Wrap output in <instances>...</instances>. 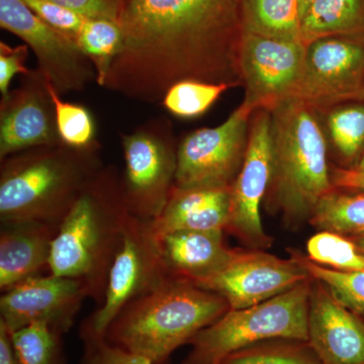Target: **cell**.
Wrapping results in <instances>:
<instances>
[{
    "label": "cell",
    "instance_id": "cell-34",
    "mask_svg": "<svg viewBox=\"0 0 364 364\" xmlns=\"http://www.w3.org/2000/svg\"><path fill=\"white\" fill-rule=\"evenodd\" d=\"M28 57V45H20L13 47L0 42V92L2 97L9 95V85L14 76L21 74L26 75L31 69L26 66Z\"/></svg>",
    "mask_w": 364,
    "mask_h": 364
},
{
    "label": "cell",
    "instance_id": "cell-24",
    "mask_svg": "<svg viewBox=\"0 0 364 364\" xmlns=\"http://www.w3.org/2000/svg\"><path fill=\"white\" fill-rule=\"evenodd\" d=\"M322 114L326 136L339 157L349 163L360 160L364 153V102L337 105Z\"/></svg>",
    "mask_w": 364,
    "mask_h": 364
},
{
    "label": "cell",
    "instance_id": "cell-2",
    "mask_svg": "<svg viewBox=\"0 0 364 364\" xmlns=\"http://www.w3.org/2000/svg\"><path fill=\"white\" fill-rule=\"evenodd\" d=\"M104 167L98 142L86 148L49 144L4 158L0 166V222L60 226Z\"/></svg>",
    "mask_w": 364,
    "mask_h": 364
},
{
    "label": "cell",
    "instance_id": "cell-8",
    "mask_svg": "<svg viewBox=\"0 0 364 364\" xmlns=\"http://www.w3.org/2000/svg\"><path fill=\"white\" fill-rule=\"evenodd\" d=\"M167 279L151 221L131 215L109 269L105 298L81 324L80 338H105L107 328L124 306Z\"/></svg>",
    "mask_w": 364,
    "mask_h": 364
},
{
    "label": "cell",
    "instance_id": "cell-4",
    "mask_svg": "<svg viewBox=\"0 0 364 364\" xmlns=\"http://www.w3.org/2000/svg\"><path fill=\"white\" fill-rule=\"evenodd\" d=\"M230 310L226 299L169 277L124 306L107 328L109 343L164 364L182 345Z\"/></svg>",
    "mask_w": 364,
    "mask_h": 364
},
{
    "label": "cell",
    "instance_id": "cell-36",
    "mask_svg": "<svg viewBox=\"0 0 364 364\" xmlns=\"http://www.w3.org/2000/svg\"><path fill=\"white\" fill-rule=\"evenodd\" d=\"M331 181L335 188L364 191V172L358 170L334 169L332 171Z\"/></svg>",
    "mask_w": 364,
    "mask_h": 364
},
{
    "label": "cell",
    "instance_id": "cell-11",
    "mask_svg": "<svg viewBox=\"0 0 364 364\" xmlns=\"http://www.w3.org/2000/svg\"><path fill=\"white\" fill-rule=\"evenodd\" d=\"M0 26L33 50L38 67L60 95L97 83V74L75 38L41 20L23 0H0Z\"/></svg>",
    "mask_w": 364,
    "mask_h": 364
},
{
    "label": "cell",
    "instance_id": "cell-38",
    "mask_svg": "<svg viewBox=\"0 0 364 364\" xmlns=\"http://www.w3.org/2000/svg\"><path fill=\"white\" fill-rule=\"evenodd\" d=\"M314 1H315V0H299V11H301V18H303L306 9L311 6V4H312Z\"/></svg>",
    "mask_w": 364,
    "mask_h": 364
},
{
    "label": "cell",
    "instance_id": "cell-31",
    "mask_svg": "<svg viewBox=\"0 0 364 364\" xmlns=\"http://www.w3.org/2000/svg\"><path fill=\"white\" fill-rule=\"evenodd\" d=\"M222 364H320L313 349L296 346L248 347Z\"/></svg>",
    "mask_w": 364,
    "mask_h": 364
},
{
    "label": "cell",
    "instance_id": "cell-25",
    "mask_svg": "<svg viewBox=\"0 0 364 364\" xmlns=\"http://www.w3.org/2000/svg\"><path fill=\"white\" fill-rule=\"evenodd\" d=\"M9 333L18 364H68L63 334L51 326L33 323Z\"/></svg>",
    "mask_w": 364,
    "mask_h": 364
},
{
    "label": "cell",
    "instance_id": "cell-28",
    "mask_svg": "<svg viewBox=\"0 0 364 364\" xmlns=\"http://www.w3.org/2000/svg\"><path fill=\"white\" fill-rule=\"evenodd\" d=\"M230 88L234 87L226 83L182 81L167 91L160 105L181 119H196L205 114Z\"/></svg>",
    "mask_w": 364,
    "mask_h": 364
},
{
    "label": "cell",
    "instance_id": "cell-21",
    "mask_svg": "<svg viewBox=\"0 0 364 364\" xmlns=\"http://www.w3.org/2000/svg\"><path fill=\"white\" fill-rule=\"evenodd\" d=\"M304 45L326 37L364 41V0H315L301 26Z\"/></svg>",
    "mask_w": 364,
    "mask_h": 364
},
{
    "label": "cell",
    "instance_id": "cell-17",
    "mask_svg": "<svg viewBox=\"0 0 364 364\" xmlns=\"http://www.w3.org/2000/svg\"><path fill=\"white\" fill-rule=\"evenodd\" d=\"M308 344L320 364H364V323L318 282L311 291Z\"/></svg>",
    "mask_w": 364,
    "mask_h": 364
},
{
    "label": "cell",
    "instance_id": "cell-37",
    "mask_svg": "<svg viewBox=\"0 0 364 364\" xmlns=\"http://www.w3.org/2000/svg\"><path fill=\"white\" fill-rule=\"evenodd\" d=\"M0 364H18L9 333L2 323H0Z\"/></svg>",
    "mask_w": 364,
    "mask_h": 364
},
{
    "label": "cell",
    "instance_id": "cell-18",
    "mask_svg": "<svg viewBox=\"0 0 364 364\" xmlns=\"http://www.w3.org/2000/svg\"><path fill=\"white\" fill-rule=\"evenodd\" d=\"M60 226L42 222L1 224L0 289L1 293L49 265L53 240Z\"/></svg>",
    "mask_w": 364,
    "mask_h": 364
},
{
    "label": "cell",
    "instance_id": "cell-26",
    "mask_svg": "<svg viewBox=\"0 0 364 364\" xmlns=\"http://www.w3.org/2000/svg\"><path fill=\"white\" fill-rule=\"evenodd\" d=\"M76 42L90 58L97 74V85L105 79L122 44V31L117 21L87 18L76 36Z\"/></svg>",
    "mask_w": 364,
    "mask_h": 364
},
{
    "label": "cell",
    "instance_id": "cell-39",
    "mask_svg": "<svg viewBox=\"0 0 364 364\" xmlns=\"http://www.w3.org/2000/svg\"><path fill=\"white\" fill-rule=\"evenodd\" d=\"M350 239L364 253V234L358 235V236H352Z\"/></svg>",
    "mask_w": 364,
    "mask_h": 364
},
{
    "label": "cell",
    "instance_id": "cell-32",
    "mask_svg": "<svg viewBox=\"0 0 364 364\" xmlns=\"http://www.w3.org/2000/svg\"><path fill=\"white\" fill-rule=\"evenodd\" d=\"M80 364H154L149 359L109 343L105 338H82Z\"/></svg>",
    "mask_w": 364,
    "mask_h": 364
},
{
    "label": "cell",
    "instance_id": "cell-13",
    "mask_svg": "<svg viewBox=\"0 0 364 364\" xmlns=\"http://www.w3.org/2000/svg\"><path fill=\"white\" fill-rule=\"evenodd\" d=\"M305 50L301 42L243 33L239 49V71L245 88L242 105L253 112L272 111L293 97Z\"/></svg>",
    "mask_w": 364,
    "mask_h": 364
},
{
    "label": "cell",
    "instance_id": "cell-22",
    "mask_svg": "<svg viewBox=\"0 0 364 364\" xmlns=\"http://www.w3.org/2000/svg\"><path fill=\"white\" fill-rule=\"evenodd\" d=\"M241 20L243 33L301 42L299 0H241Z\"/></svg>",
    "mask_w": 364,
    "mask_h": 364
},
{
    "label": "cell",
    "instance_id": "cell-7",
    "mask_svg": "<svg viewBox=\"0 0 364 364\" xmlns=\"http://www.w3.org/2000/svg\"><path fill=\"white\" fill-rule=\"evenodd\" d=\"M124 170L122 188L132 215L153 221L176 186L177 149L171 124L152 117L130 133L121 134Z\"/></svg>",
    "mask_w": 364,
    "mask_h": 364
},
{
    "label": "cell",
    "instance_id": "cell-15",
    "mask_svg": "<svg viewBox=\"0 0 364 364\" xmlns=\"http://www.w3.org/2000/svg\"><path fill=\"white\" fill-rule=\"evenodd\" d=\"M90 298L82 282L51 274L28 277L2 293L0 323L9 332L33 323H46L66 334L83 301Z\"/></svg>",
    "mask_w": 364,
    "mask_h": 364
},
{
    "label": "cell",
    "instance_id": "cell-29",
    "mask_svg": "<svg viewBox=\"0 0 364 364\" xmlns=\"http://www.w3.org/2000/svg\"><path fill=\"white\" fill-rule=\"evenodd\" d=\"M309 258L340 272H364V253L351 239L330 231H320L306 243Z\"/></svg>",
    "mask_w": 364,
    "mask_h": 364
},
{
    "label": "cell",
    "instance_id": "cell-5",
    "mask_svg": "<svg viewBox=\"0 0 364 364\" xmlns=\"http://www.w3.org/2000/svg\"><path fill=\"white\" fill-rule=\"evenodd\" d=\"M272 176L267 205L289 222L310 220L323 196L334 189L324 127L315 109L294 97L272 111Z\"/></svg>",
    "mask_w": 364,
    "mask_h": 364
},
{
    "label": "cell",
    "instance_id": "cell-9",
    "mask_svg": "<svg viewBox=\"0 0 364 364\" xmlns=\"http://www.w3.org/2000/svg\"><path fill=\"white\" fill-rule=\"evenodd\" d=\"M252 114L241 105L220 126L184 136L177 149L176 188L232 186L245 158Z\"/></svg>",
    "mask_w": 364,
    "mask_h": 364
},
{
    "label": "cell",
    "instance_id": "cell-40",
    "mask_svg": "<svg viewBox=\"0 0 364 364\" xmlns=\"http://www.w3.org/2000/svg\"><path fill=\"white\" fill-rule=\"evenodd\" d=\"M352 169H355V170H358V171L364 172V153H363V157H361V159L359 160L358 165H356V166Z\"/></svg>",
    "mask_w": 364,
    "mask_h": 364
},
{
    "label": "cell",
    "instance_id": "cell-35",
    "mask_svg": "<svg viewBox=\"0 0 364 364\" xmlns=\"http://www.w3.org/2000/svg\"><path fill=\"white\" fill-rule=\"evenodd\" d=\"M86 18L119 20L124 0H49Z\"/></svg>",
    "mask_w": 364,
    "mask_h": 364
},
{
    "label": "cell",
    "instance_id": "cell-19",
    "mask_svg": "<svg viewBox=\"0 0 364 364\" xmlns=\"http://www.w3.org/2000/svg\"><path fill=\"white\" fill-rule=\"evenodd\" d=\"M231 186L179 188L174 186L162 212L151 221L157 238L181 231H225L229 221Z\"/></svg>",
    "mask_w": 364,
    "mask_h": 364
},
{
    "label": "cell",
    "instance_id": "cell-14",
    "mask_svg": "<svg viewBox=\"0 0 364 364\" xmlns=\"http://www.w3.org/2000/svg\"><path fill=\"white\" fill-rule=\"evenodd\" d=\"M272 114L253 112L247 150L238 176L231 186L229 221L226 230L252 248H269L272 239L263 230L260 205L272 176Z\"/></svg>",
    "mask_w": 364,
    "mask_h": 364
},
{
    "label": "cell",
    "instance_id": "cell-12",
    "mask_svg": "<svg viewBox=\"0 0 364 364\" xmlns=\"http://www.w3.org/2000/svg\"><path fill=\"white\" fill-rule=\"evenodd\" d=\"M308 279L310 275L294 258L234 249L219 269L191 284L222 296L230 309L238 310L274 298Z\"/></svg>",
    "mask_w": 364,
    "mask_h": 364
},
{
    "label": "cell",
    "instance_id": "cell-3",
    "mask_svg": "<svg viewBox=\"0 0 364 364\" xmlns=\"http://www.w3.org/2000/svg\"><path fill=\"white\" fill-rule=\"evenodd\" d=\"M131 215L124 198L122 172L114 165L105 166L60 224L52 243L50 273L80 280L100 306Z\"/></svg>",
    "mask_w": 364,
    "mask_h": 364
},
{
    "label": "cell",
    "instance_id": "cell-1",
    "mask_svg": "<svg viewBox=\"0 0 364 364\" xmlns=\"http://www.w3.org/2000/svg\"><path fill=\"white\" fill-rule=\"evenodd\" d=\"M122 44L104 88L161 104L186 80L242 86L241 0H126Z\"/></svg>",
    "mask_w": 364,
    "mask_h": 364
},
{
    "label": "cell",
    "instance_id": "cell-6",
    "mask_svg": "<svg viewBox=\"0 0 364 364\" xmlns=\"http://www.w3.org/2000/svg\"><path fill=\"white\" fill-rule=\"evenodd\" d=\"M312 279L249 308L230 309L189 342L182 364H222L236 352L272 339L309 341Z\"/></svg>",
    "mask_w": 364,
    "mask_h": 364
},
{
    "label": "cell",
    "instance_id": "cell-16",
    "mask_svg": "<svg viewBox=\"0 0 364 364\" xmlns=\"http://www.w3.org/2000/svg\"><path fill=\"white\" fill-rule=\"evenodd\" d=\"M62 142L49 82L39 69L21 76L20 85L0 102V161L32 148Z\"/></svg>",
    "mask_w": 364,
    "mask_h": 364
},
{
    "label": "cell",
    "instance_id": "cell-23",
    "mask_svg": "<svg viewBox=\"0 0 364 364\" xmlns=\"http://www.w3.org/2000/svg\"><path fill=\"white\" fill-rule=\"evenodd\" d=\"M310 223L320 231L358 236L364 234V191L333 189L316 205Z\"/></svg>",
    "mask_w": 364,
    "mask_h": 364
},
{
    "label": "cell",
    "instance_id": "cell-20",
    "mask_svg": "<svg viewBox=\"0 0 364 364\" xmlns=\"http://www.w3.org/2000/svg\"><path fill=\"white\" fill-rule=\"evenodd\" d=\"M158 241L168 277L189 282L219 269L234 251L225 244L224 231L219 230L174 232Z\"/></svg>",
    "mask_w": 364,
    "mask_h": 364
},
{
    "label": "cell",
    "instance_id": "cell-27",
    "mask_svg": "<svg viewBox=\"0 0 364 364\" xmlns=\"http://www.w3.org/2000/svg\"><path fill=\"white\" fill-rule=\"evenodd\" d=\"M291 257L298 261L311 279L324 284L342 306L353 313H364V272L332 269L296 251H291Z\"/></svg>",
    "mask_w": 364,
    "mask_h": 364
},
{
    "label": "cell",
    "instance_id": "cell-30",
    "mask_svg": "<svg viewBox=\"0 0 364 364\" xmlns=\"http://www.w3.org/2000/svg\"><path fill=\"white\" fill-rule=\"evenodd\" d=\"M49 90L56 109L57 128L62 142L77 148L90 147L97 143L95 119L87 107L64 102L50 83Z\"/></svg>",
    "mask_w": 364,
    "mask_h": 364
},
{
    "label": "cell",
    "instance_id": "cell-33",
    "mask_svg": "<svg viewBox=\"0 0 364 364\" xmlns=\"http://www.w3.org/2000/svg\"><path fill=\"white\" fill-rule=\"evenodd\" d=\"M26 6L56 30L75 38L87 18L49 0H23Z\"/></svg>",
    "mask_w": 364,
    "mask_h": 364
},
{
    "label": "cell",
    "instance_id": "cell-10",
    "mask_svg": "<svg viewBox=\"0 0 364 364\" xmlns=\"http://www.w3.org/2000/svg\"><path fill=\"white\" fill-rule=\"evenodd\" d=\"M291 97L318 114L337 105L364 102V41L326 37L306 44Z\"/></svg>",
    "mask_w": 364,
    "mask_h": 364
}]
</instances>
